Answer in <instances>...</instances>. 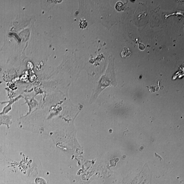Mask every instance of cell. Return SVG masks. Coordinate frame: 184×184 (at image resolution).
<instances>
[{"mask_svg": "<svg viewBox=\"0 0 184 184\" xmlns=\"http://www.w3.org/2000/svg\"><path fill=\"white\" fill-rule=\"evenodd\" d=\"M131 54V51L128 48L124 47L121 52V55L123 58L129 57Z\"/></svg>", "mask_w": 184, "mask_h": 184, "instance_id": "cell-1", "label": "cell"}, {"mask_svg": "<svg viewBox=\"0 0 184 184\" xmlns=\"http://www.w3.org/2000/svg\"><path fill=\"white\" fill-rule=\"evenodd\" d=\"M116 9L117 11H121L125 10V7L122 2H119L116 3Z\"/></svg>", "mask_w": 184, "mask_h": 184, "instance_id": "cell-2", "label": "cell"}, {"mask_svg": "<svg viewBox=\"0 0 184 184\" xmlns=\"http://www.w3.org/2000/svg\"><path fill=\"white\" fill-rule=\"evenodd\" d=\"M87 24L86 21L82 19V20H81L80 26L81 28L82 29H84L87 27Z\"/></svg>", "mask_w": 184, "mask_h": 184, "instance_id": "cell-3", "label": "cell"}]
</instances>
